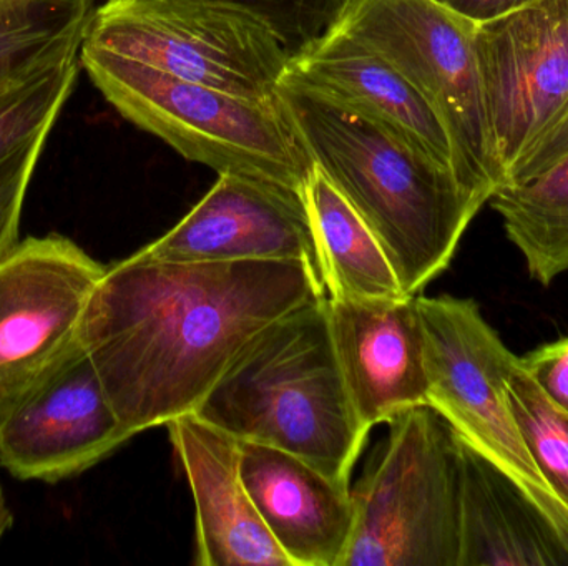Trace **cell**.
<instances>
[{"label": "cell", "instance_id": "obj_17", "mask_svg": "<svg viewBox=\"0 0 568 566\" xmlns=\"http://www.w3.org/2000/svg\"><path fill=\"white\" fill-rule=\"evenodd\" d=\"M459 541L457 566H568L567 535L464 439Z\"/></svg>", "mask_w": 568, "mask_h": 566}, {"label": "cell", "instance_id": "obj_1", "mask_svg": "<svg viewBox=\"0 0 568 566\" xmlns=\"http://www.w3.org/2000/svg\"><path fill=\"white\" fill-rule=\"evenodd\" d=\"M327 298L300 263H165L105 268L80 342L133 435L193 414L243 349L290 312Z\"/></svg>", "mask_w": 568, "mask_h": 566}, {"label": "cell", "instance_id": "obj_26", "mask_svg": "<svg viewBox=\"0 0 568 566\" xmlns=\"http://www.w3.org/2000/svg\"><path fill=\"white\" fill-rule=\"evenodd\" d=\"M13 524V514L10 511L9 504H7L6 494H3L2 487H0V542H2L3 535L10 531Z\"/></svg>", "mask_w": 568, "mask_h": 566}, {"label": "cell", "instance_id": "obj_3", "mask_svg": "<svg viewBox=\"0 0 568 566\" xmlns=\"http://www.w3.org/2000/svg\"><path fill=\"white\" fill-rule=\"evenodd\" d=\"M326 299L260 332L193 414L239 441L297 455L351 487L369 432L341 375Z\"/></svg>", "mask_w": 568, "mask_h": 566}, {"label": "cell", "instance_id": "obj_27", "mask_svg": "<svg viewBox=\"0 0 568 566\" xmlns=\"http://www.w3.org/2000/svg\"><path fill=\"white\" fill-rule=\"evenodd\" d=\"M37 75H39V73H37ZM27 80L30 79H7V76H0V102H2L10 92L19 89V86L22 85V83H26Z\"/></svg>", "mask_w": 568, "mask_h": 566}, {"label": "cell", "instance_id": "obj_15", "mask_svg": "<svg viewBox=\"0 0 568 566\" xmlns=\"http://www.w3.org/2000/svg\"><path fill=\"white\" fill-rule=\"evenodd\" d=\"M196 508L200 566H293L263 524L242 477V441L196 414L166 424Z\"/></svg>", "mask_w": 568, "mask_h": 566}, {"label": "cell", "instance_id": "obj_9", "mask_svg": "<svg viewBox=\"0 0 568 566\" xmlns=\"http://www.w3.org/2000/svg\"><path fill=\"white\" fill-rule=\"evenodd\" d=\"M135 438L82 342L0 394V465L19 481L77 477Z\"/></svg>", "mask_w": 568, "mask_h": 566}, {"label": "cell", "instance_id": "obj_19", "mask_svg": "<svg viewBox=\"0 0 568 566\" xmlns=\"http://www.w3.org/2000/svg\"><path fill=\"white\" fill-rule=\"evenodd\" d=\"M304 199L320 248L327 298L366 301L406 296L369 226L316 165Z\"/></svg>", "mask_w": 568, "mask_h": 566}, {"label": "cell", "instance_id": "obj_25", "mask_svg": "<svg viewBox=\"0 0 568 566\" xmlns=\"http://www.w3.org/2000/svg\"><path fill=\"white\" fill-rule=\"evenodd\" d=\"M434 2L479 23L527 6L534 0H434Z\"/></svg>", "mask_w": 568, "mask_h": 566}, {"label": "cell", "instance_id": "obj_10", "mask_svg": "<svg viewBox=\"0 0 568 566\" xmlns=\"http://www.w3.org/2000/svg\"><path fill=\"white\" fill-rule=\"evenodd\" d=\"M497 159L507 169L568 112V0H534L476 23Z\"/></svg>", "mask_w": 568, "mask_h": 566}, {"label": "cell", "instance_id": "obj_6", "mask_svg": "<svg viewBox=\"0 0 568 566\" xmlns=\"http://www.w3.org/2000/svg\"><path fill=\"white\" fill-rule=\"evenodd\" d=\"M351 495L356 518L341 566L459 564L460 439L430 405L389 422Z\"/></svg>", "mask_w": 568, "mask_h": 566}, {"label": "cell", "instance_id": "obj_2", "mask_svg": "<svg viewBox=\"0 0 568 566\" xmlns=\"http://www.w3.org/2000/svg\"><path fill=\"white\" fill-rule=\"evenodd\" d=\"M278 100L314 165L383 246L404 295L419 296L446 271L486 202L371 120L283 80Z\"/></svg>", "mask_w": 568, "mask_h": 566}, {"label": "cell", "instance_id": "obj_8", "mask_svg": "<svg viewBox=\"0 0 568 566\" xmlns=\"http://www.w3.org/2000/svg\"><path fill=\"white\" fill-rule=\"evenodd\" d=\"M426 349L429 405L460 439L509 475L568 537V508L537 469L507 399L520 358L473 299L416 296Z\"/></svg>", "mask_w": 568, "mask_h": 566}, {"label": "cell", "instance_id": "obj_22", "mask_svg": "<svg viewBox=\"0 0 568 566\" xmlns=\"http://www.w3.org/2000/svg\"><path fill=\"white\" fill-rule=\"evenodd\" d=\"M506 392L537 469L568 508V412L544 392L520 359L507 378Z\"/></svg>", "mask_w": 568, "mask_h": 566}, {"label": "cell", "instance_id": "obj_23", "mask_svg": "<svg viewBox=\"0 0 568 566\" xmlns=\"http://www.w3.org/2000/svg\"><path fill=\"white\" fill-rule=\"evenodd\" d=\"M520 362L544 392L568 412V338L529 352Z\"/></svg>", "mask_w": 568, "mask_h": 566}, {"label": "cell", "instance_id": "obj_21", "mask_svg": "<svg viewBox=\"0 0 568 566\" xmlns=\"http://www.w3.org/2000/svg\"><path fill=\"white\" fill-rule=\"evenodd\" d=\"M95 0H0V76L32 79L79 55Z\"/></svg>", "mask_w": 568, "mask_h": 566}, {"label": "cell", "instance_id": "obj_7", "mask_svg": "<svg viewBox=\"0 0 568 566\" xmlns=\"http://www.w3.org/2000/svg\"><path fill=\"white\" fill-rule=\"evenodd\" d=\"M331 27L393 63L449 136L464 188L489 203L504 183L484 102L476 22L434 0H343Z\"/></svg>", "mask_w": 568, "mask_h": 566}, {"label": "cell", "instance_id": "obj_18", "mask_svg": "<svg viewBox=\"0 0 568 566\" xmlns=\"http://www.w3.org/2000/svg\"><path fill=\"white\" fill-rule=\"evenodd\" d=\"M79 55L43 70L0 102V256L20 241L30 179L79 82Z\"/></svg>", "mask_w": 568, "mask_h": 566}, {"label": "cell", "instance_id": "obj_24", "mask_svg": "<svg viewBox=\"0 0 568 566\" xmlns=\"http://www.w3.org/2000/svg\"><path fill=\"white\" fill-rule=\"evenodd\" d=\"M568 158V112L540 136L509 169L504 183H524ZM503 183V185H504Z\"/></svg>", "mask_w": 568, "mask_h": 566}, {"label": "cell", "instance_id": "obj_11", "mask_svg": "<svg viewBox=\"0 0 568 566\" xmlns=\"http://www.w3.org/2000/svg\"><path fill=\"white\" fill-rule=\"evenodd\" d=\"M105 266L60 235L0 256V394L39 374L80 338Z\"/></svg>", "mask_w": 568, "mask_h": 566}, {"label": "cell", "instance_id": "obj_14", "mask_svg": "<svg viewBox=\"0 0 568 566\" xmlns=\"http://www.w3.org/2000/svg\"><path fill=\"white\" fill-rule=\"evenodd\" d=\"M282 80L371 120L454 172L449 136L426 99L393 63L347 33L329 25L307 40L290 56Z\"/></svg>", "mask_w": 568, "mask_h": 566}, {"label": "cell", "instance_id": "obj_12", "mask_svg": "<svg viewBox=\"0 0 568 566\" xmlns=\"http://www.w3.org/2000/svg\"><path fill=\"white\" fill-rule=\"evenodd\" d=\"M132 256L165 263H300L323 281L304 196L229 173L182 222Z\"/></svg>", "mask_w": 568, "mask_h": 566}, {"label": "cell", "instance_id": "obj_4", "mask_svg": "<svg viewBox=\"0 0 568 566\" xmlns=\"http://www.w3.org/2000/svg\"><path fill=\"white\" fill-rule=\"evenodd\" d=\"M80 65L106 102L219 175H242L304 196L314 163L276 103L233 95L80 45Z\"/></svg>", "mask_w": 568, "mask_h": 566}, {"label": "cell", "instance_id": "obj_20", "mask_svg": "<svg viewBox=\"0 0 568 566\" xmlns=\"http://www.w3.org/2000/svg\"><path fill=\"white\" fill-rule=\"evenodd\" d=\"M489 203L532 278L549 286L568 271V158L536 178L497 186Z\"/></svg>", "mask_w": 568, "mask_h": 566}, {"label": "cell", "instance_id": "obj_5", "mask_svg": "<svg viewBox=\"0 0 568 566\" xmlns=\"http://www.w3.org/2000/svg\"><path fill=\"white\" fill-rule=\"evenodd\" d=\"M82 47L270 103L291 56L272 19L240 0H105Z\"/></svg>", "mask_w": 568, "mask_h": 566}, {"label": "cell", "instance_id": "obj_16", "mask_svg": "<svg viewBox=\"0 0 568 566\" xmlns=\"http://www.w3.org/2000/svg\"><path fill=\"white\" fill-rule=\"evenodd\" d=\"M242 477L291 565H343L356 518L351 487L331 481L297 455L245 441Z\"/></svg>", "mask_w": 568, "mask_h": 566}, {"label": "cell", "instance_id": "obj_13", "mask_svg": "<svg viewBox=\"0 0 568 566\" xmlns=\"http://www.w3.org/2000/svg\"><path fill=\"white\" fill-rule=\"evenodd\" d=\"M331 339L351 404L367 432L429 405L426 349L416 296L326 299Z\"/></svg>", "mask_w": 568, "mask_h": 566}]
</instances>
